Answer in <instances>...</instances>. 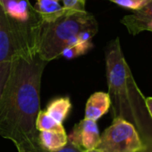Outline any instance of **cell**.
<instances>
[{"label": "cell", "mask_w": 152, "mask_h": 152, "mask_svg": "<svg viewBox=\"0 0 152 152\" xmlns=\"http://www.w3.org/2000/svg\"><path fill=\"white\" fill-rule=\"evenodd\" d=\"M40 29L9 17L0 4V64L22 54L38 53Z\"/></svg>", "instance_id": "4"}, {"label": "cell", "mask_w": 152, "mask_h": 152, "mask_svg": "<svg viewBox=\"0 0 152 152\" xmlns=\"http://www.w3.org/2000/svg\"><path fill=\"white\" fill-rule=\"evenodd\" d=\"M35 126L39 133L44 131H60L65 129L63 125L57 123L52 118L46 110H39L36 118Z\"/></svg>", "instance_id": "13"}, {"label": "cell", "mask_w": 152, "mask_h": 152, "mask_svg": "<svg viewBox=\"0 0 152 152\" xmlns=\"http://www.w3.org/2000/svg\"><path fill=\"white\" fill-rule=\"evenodd\" d=\"M59 2L60 0H37L34 8L42 18L43 22L51 21L67 12Z\"/></svg>", "instance_id": "11"}, {"label": "cell", "mask_w": 152, "mask_h": 152, "mask_svg": "<svg viewBox=\"0 0 152 152\" xmlns=\"http://www.w3.org/2000/svg\"><path fill=\"white\" fill-rule=\"evenodd\" d=\"M9 69H10V62H4L0 64V100L8 77Z\"/></svg>", "instance_id": "17"}, {"label": "cell", "mask_w": 152, "mask_h": 152, "mask_svg": "<svg viewBox=\"0 0 152 152\" xmlns=\"http://www.w3.org/2000/svg\"><path fill=\"white\" fill-rule=\"evenodd\" d=\"M152 21V0H150L142 8L133 11L132 14L125 15L121 23L124 24L129 33L133 36L138 35L140 32L146 30L149 23Z\"/></svg>", "instance_id": "8"}, {"label": "cell", "mask_w": 152, "mask_h": 152, "mask_svg": "<svg viewBox=\"0 0 152 152\" xmlns=\"http://www.w3.org/2000/svg\"><path fill=\"white\" fill-rule=\"evenodd\" d=\"M145 105H146L148 113L151 117V119L152 120V97H148L145 99Z\"/></svg>", "instance_id": "20"}, {"label": "cell", "mask_w": 152, "mask_h": 152, "mask_svg": "<svg viewBox=\"0 0 152 152\" xmlns=\"http://www.w3.org/2000/svg\"><path fill=\"white\" fill-rule=\"evenodd\" d=\"M72 109V103L68 97H61L52 100L47 106V113L57 123L62 124Z\"/></svg>", "instance_id": "12"}, {"label": "cell", "mask_w": 152, "mask_h": 152, "mask_svg": "<svg viewBox=\"0 0 152 152\" xmlns=\"http://www.w3.org/2000/svg\"><path fill=\"white\" fill-rule=\"evenodd\" d=\"M143 142L129 122L116 118L100 135V141L95 151L99 152H140Z\"/></svg>", "instance_id": "5"}, {"label": "cell", "mask_w": 152, "mask_h": 152, "mask_svg": "<svg viewBox=\"0 0 152 152\" xmlns=\"http://www.w3.org/2000/svg\"><path fill=\"white\" fill-rule=\"evenodd\" d=\"M143 148L140 152H152V135H148L143 137Z\"/></svg>", "instance_id": "18"}, {"label": "cell", "mask_w": 152, "mask_h": 152, "mask_svg": "<svg viewBox=\"0 0 152 152\" xmlns=\"http://www.w3.org/2000/svg\"><path fill=\"white\" fill-rule=\"evenodd\" d=\"M47 61L38 53L12 59L0 100V136L18 152H46L39 142L35 123L40 110V85Z\"/></svg>", "instance_id": "1"}, {"label": "cell", "mask_w": 152, "mask_h": 152, "mask_svg": "<svg viewBox=\"0 0 152 152\" xmlns=\"http://www.w3.org/2000/svg\"><path fill=\"white\" fill-rule=\"evenodd\" d=\"M0 4L9 17L23 23L42 26V18L30 0H0Z\"/></svg>", "instance_id": "7"}, {"label": "cell", "mask_w": 152, "mask_h": 152, "mask_svg": "<svg viewBox=\"0 0 152 152\" xmlns=\"http://www.w3.org/2000/svg\"><path fill=\"white\" fill-rule=\"evenodd\" d=\"M92 47H93V44L91 43V41L79 42L73 45L66 47L62 52L61 56H64L66 59H73L87 53Z\"/></svg>", "instance_id": "14"}, {"label": "cell", "mask_w": 152, "mask_h": 152, "mask_svg": "<svg viewBox=\"0 0 152 152\" xmlns=\"http://www.w3.org/2000/svg\"><path fill=\"white\" fill-rule=\"evenodd\" d=\"M146 30H149V31H151L152 32V21L151 23H149V25L147 26V28Z\"/></svg>", "instance_id": "21"}, {"label": "cell", "mask_w": 152, "mask_h": 152, "mask_svg": "<svg viewBox=\"0 0 152 152\" xmlns=\"http://www.w3.org/2000/svg\"><path fill=\"white\" fill-rule=\"evenodd\" d=\"M39 142L42 150L47 152H56L66 146L68 136L65 130L44 131L39 134Z\"/></svg>", "instance_id": "10"}, {"label": "cell", "mask_w": 152, "mask_h": 152, "mask_svg": "<svg viewBox=\"0 0 152 152\" xmlns=\"http://www.w3.org/2000/svg\"><path fill=\"white\" fill-rule=\"evenodd\" d=\"M106 70L114 118L131 123L142 139L152 135V120L145 105L146 98L133 78L118 37L106 49Z\"/></svg>", "instance_id": "2"}, {"label": "cell", "mask_w": 152, "mask_h": 152, "mask_svg": "<svg viewBox=\"0 0 152 152\" xmlns=\"http://www.w3.org/2000/svg\"><path fill=\"white\" fill-rule=\"evenodd\" d=\"M63 7L67 12H86V0H62Z\"/></svg>", "instance_id": "16"}, {"label": "cell", "mask_w": 152, "mask_h": 152, "mask_svg": "<svg viewBox=\"0 0 152 152\" xmlns=\"http://www.w3.org/2000/svg\"><path fill=\"white\" fill-rule=\"evenodd\" d=\"M108 1L113 2L123 8L130 9L133 11H137L142 8L146 4L150 2V0H108Z\"/></svg>", "instance_id": "15"}, {"label": "cell", "mask_w": 152, "mask_h": 152, "mask_svg": "<svg viewBox=\"0 0 152 152\" xmlns=\"http://www.w3.org/2000/svg\"><path fill=\"white\" fill-rule=\"evenodd\" d=\"M68 141L80 151H95L100 141V134L96 121L82 119L77 123L72 133L68 135Z\"/></svg>", "instance_id": "6"}, {"label": "cell", "mask_w": 152, "mask_h": 152, "mask_svg": "<svg viewBox=\"0 0 152 152\" xmlns=\"http://www.w3.org/2000/svg\"><path fill=\"white\" fill-rule=\"evenodd\" d=\"M47 152V151H46ZM56 152H82L80 151L76 147H74L69 141H68V142H67V144H66V146L65 147H64L62 150H60V151H58Z\"/></svg>", "instance_id": "19"}, {"label": "cell", "mask_w": 152, "mask_h": 152, "mask_svg": "<svg viewBox=\"0 0 152 152\" xmlns=\"http://www.w3.org/2000/svg\"><path fill=\"white\" fill-rule=\"evenodd\" d=\"M85 30L98 31V22L91 13L86 12H66L51 20L43 22L39 34L38 53L49 62L59 56L68 42Z\"/></svg>", "instance_id": "3"}, {"label": "cell", "mask_w": 152, "mask_h": 152, "mask_svg": "<svg viewBox=\"0 0 152 152\" xmlns=\"http://www.w3.org/2000/svg\"><path fill=\"white\" fill-rule=\"evenodd\" d=\"M89 152H99V151H89Z\"/></svg>", "instance_id": "22"}, {"label": "cell", "mask_w": 152, "mask_h": 152, "mask_svg": "<svg viewBox=\"0 0 152 152\" xmlns=\"http://www.w3.org/2000/svg\"><path fill=\"white\" fill-rule=\"evenodd\" d=\"M110 98L108 93L97 92L90 95L85 106V118L97 121L109 110Z\"/></svg>", "instance_id": "9"}]
</instances>
